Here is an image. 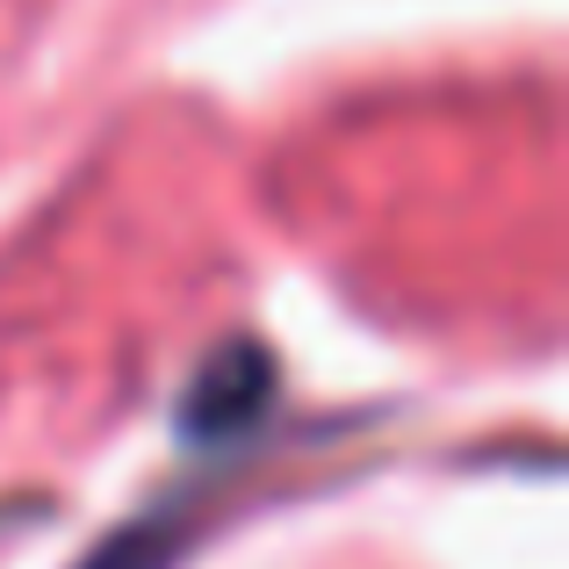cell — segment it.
Segmentation results:
<instances>
[{"label":"cell","mask_w":569,"mask_h":569,"mask_svg":"<svg viewBox=\"0 0 569 569\" xmlns=\"http://www.w3.org/2000/svg\"><path fill=\"white\" fill-rule=\"evenodd\" d=\"M167 556H173V519H138L116 541H101L80 569H167Z\"/></svg>","instance_id":"6da1fadb"}]
</instances>
